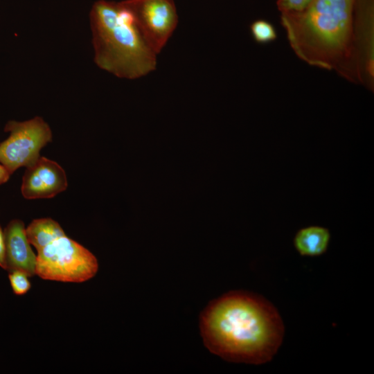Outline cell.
Masks as SVG:
<instances>
[{
  "label": "cell",
  "instance_id": "52a82bcc",
  "mask_svg": "<svg viewBox=\"0 0 374 374\" xmlns=\"http://www.w3.org/2000/svg\"><path fill=\"white\" fill-rule=\"evenodd\" d=\"M67 186L64 169L57 162L39 157L26 167L21 192L28 199L51 198L65 190Z\"/></svg>",
  "mask_w": 374,
  "mask_h": 374
},
{
  "label": "cell",
  "instance_id": "9a60e30c",
  "mask_svg": "<svg viewBox=\"0 0 374 374\" xmlns=\"http://www.w3.org/2000/svg\"><path fill=\"white\" fill-rule=\"evenodd\" d=\"M10 174L8 170L0 163V185L8 181Z\"/></svg>",
  "mask_w": 374,
  "mask_h": 374
},
{
  "label": "cell",
  "instance_id": "8fae6325",
  "mask_svg": "<svg viewBox=\"0 0 374 374\" xmlns=\"http://www.w3.org/2000/svg\"><path fill=\"white\" fill-rule=\"evenodd\" d=\"M250 29L253 39L258 43L265 44L270 42L274 40L277 36L272 24L262 19L253 21L250 26Z\"/></svg>",
  "mask_w": 374,
  "mask_h": 374
},
{
  "label": "cell",
  "instance_id": "277c9868",
  "mask_svg": "<svg viewBox=\"0 0 374 374\" xmlns=\"http://www.w3.org/2000/svg\"><path fill=\"white\" fill-rule=\"evenodd\" d=\"M98 269L95 256L66 235L37 251L35 274L44 280L82 283L93 278Z\"/></svg>",
  "mask_w": 374,
  "mask_h": 374
},
{
  "label": "cell",
  "instance_id": "3957f363",
  "mask_svg": "<svg viewBox=\"0 0 374 374\" xmlns=\"http://www.w3.org/2000/svg\"><path fill=\"white\" fill-rule=\"evenodd\" d=\"M91 28L94 62L99 68L126 79L141 78L156 69L157 54L125 1H97L91 12Z\"/></svg>",
  "mask_w": 374,
  "mask_h": 374
},
{
  "label": "cell",
  "instance_id": "5bb4252c",
  "mask_svg": "<svg viewBox=\"0 0 374 374\" xmlns=\"http://www.w3.org/2000/svg\"><path fill=\"white\" fill-rule=\"evenodd\" d=\"M0 267L6 269V242L4 231L0 225Z\"/></svg>",
  "mask_w": 374,
  "mask_h": 374
},
{
  "label": "cell",
  "instance_id": "5b68a950",
  "mask_svg": "<svg viewBox=\"0 0 374 374\" xmlns=\"http://www.w3.org/2000/svg\"><path fill=\"white\" fill-rule=\"evenodd\" d=\"M4 131L10 135L0 143V163L10 175L35 163L41 149L52 141L49 125L39 116L22 122L9 121Z\"/></svg>",
  "mask_w": 374,
  "mask_h": 374
},
{
  "label": "cell",
  "instance_id": "7a4b0ae2",
  "mask_svg": "<svg viewBox=\"0 0 374 374\" xmlns=\"http://www.w3.org/2000/svg\"><path fill=\"white\" fill-rule=\"evenodd\" d=\"M355 0H313L303 12L281 14L290 46L310 65L347 75L354 53Z\"/></svg>",
  "mask_w": 374,
  "mask_h": 374
},
{
  "label": "cell",
  "instance_id": "9c48e42d",
  "mask_svg": "<svg viewBox=\"0 0 374 374\" xmlns=\"http://www.w3.org/2000/svg\"><path fill=\"white\" fill-rule=\"evenodd\" d=\"M330 232L323 226H308L299 229L295 234L293 244L302 256L315 257L323 254L330 241Z\"/></svg>",
  "mask_w": 374,
  "mask_h": 374
},
{
  "label": "cell",
  "instance_id": "6da1fadb",
  "mask_svg": "<svg viewBox=\"0 0 374 374\" xmlns=\"http://www.w3.org/2000/svg\"><path fill=\"white\" fill-rule=\"evenodd\" d=\"M205 346L222 359L262 364L272 359L284 337L276 308L260 295L231 291L213 300L199 317Z\"/></svg>",
  "mask_w": 374,
  "mask_h": 374
},
{
  "label": "cell",
  "instance_id": "30bf717a",
  "mask_svg": "<svg viewBox=\"0 0 374 374\" xmlns=\"http://www.w3.org/2000/svg\"><path fill=\"white\" fill-rule=\"evenodd\" d=\"M26 234L30 244L37 251L66 235L59 223L48 217L33 220L26 228Z\"/></svg>",
  "mask_w": 374,
  "mask_h": 374
},
{
  "label": "cell",
  "instance_id": "4fadbf2b",
  "mask_svg": "<svg viewBox=\"0 0 374 374\" xmlns=\"http://www.w3.org/2000/svg\"><path fill=\"white\" fill-rule=\"evenodd\" d=\"M313 0H278L277 6L281 14H292L305 10Z\"/></svg>",
  "mask_w": 374,
  "mask_h": 374
},
{
  "label": "cell",
  "instance_id": "ba28073f",
  "mask_svg": "<svg viewBox=\"0 0 374 374\" xmlns=\"http://www.w3.org/2000/svg\"><path fill=\"white\" fill-rule=\"evenodd\" d=\"M3 231L6 242V270H20L29 277L35 275L37 255L33 252L27 238L24 222L20 220H12Z\"/></svg>",
  "mask_w": 374,
  "mask_h": 374
},
{
  "label": "cell",
  "instance_id": "8992f818",
  "mask_svg": "<svg viewBox=\"0 0 374 374\" xmlns=\"http://www.w3.org/2000/svg\"><path fill=\"white\" fill-rule=\"evenodd\" d=\"M136 24L150 48L159 54L177 28L178 15L173 0H126Z\"/></svg>",
  "mask_w": 374,
  "mask_h": 374
},
{
  "label": "cell",
  "instance_id": "7c38bea8",
  "mask_svg": "<svg viewBox=\"0 0 374 374\" xmlns=\"http://www.w3.org/2000/svg\"><path fill=\"white\" fill-rule=\"evenodd\" d=\"M8 277L12 291L16 295L25 294L31 287L29 276L22 271H10Z\"/></svg>",
  "mask_w": 374,
  "mask_h": 374
}]
</instances>
